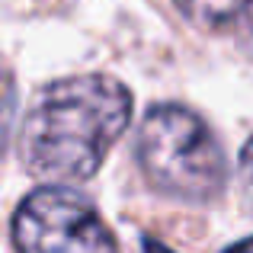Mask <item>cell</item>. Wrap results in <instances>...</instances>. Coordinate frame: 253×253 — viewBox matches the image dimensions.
Segmentation results:
<instances>
[{"mask_svg":"<svg viewBox=\"0 0 253 253\" xmlns=\"http://www.w3.org/2000/svg\"><path fill=\"white\" fill-rule=\"evenodd\" d=\"M131 119V96L116 77L81 74L42 90L26 112L19 151L36 176L90 179Z\"/></svg>","mask_w":253,"mask_h":253,"instance_id":"cell-1","label":"cell"},{"mask_svg":"<svg viewBox=\"0 0 253 253\" xmlns=\"http://www.w3.org/2000/svg\"><path fill=\"white\" fill-rule=\"evenodd\" d=\"M138 164L151 186L186 202H209L224 189L228 161L215 131L192 109L164 103L138 128Z\"/></svg>","mask_w":253,"mask_h":253,"instance_id":"cell-2","label":"cell"},{"mask_svg":"<svg viewBox=\"0 0 253 253\" xmlns=\"http://www.w3.org/2000/svg\"><path fill=\"white\" fill-rule=\"evenodd\" d=\"M13 244L19 253H119L99 211L64 186L36 189L23 199L13 215Z\"/></svg>","mask_w":253,"mask_h":253,"instance_id":"cell-3","label":"cell"},{"mask_svg":"<svg viewBox=\"0 0 253 253\" xmlns=\"http://www.w3.org/2000/svg\"><path fill=\"white\" fill-rule=\"evenodd\" d=\"M183 16L202 29H224L234 19L247 16L250 0H176Z\"/></svg>","mask_w":253,"mask_h":253,"instance_id":"cell-4","label":"cell"},{"mask_svg":"<svg viewBox=\"0 0 253 253\" xmlns=\"http://www.w3.org/2000/svg\"><path fill=\"white\" fill-rule=\"evenodd\" d=\"M241 173H244V183H247V189L253 192V138L244 144V151H241Z\"/></svg>","mask_w":253,"mask_h":253,"instance_id":"cell-5","label":"cell"},{"mask_svg":"<svg viewBox=\"0 0 253 253\" xmlns=\"http://www.w3.org/2000/svg\"><path fill=\"white\" fill-rule=\"evenodd\" d=\"M224 253H253V237H247V241H237L234 247H228Z\"/></svg>","mask_w":253,"mask_h":253,"instance_id":"cell-6","label":"cell"},{"mask_svg":"<svg viewBox=\"0 0 253 253\" xmlns=\"http://www.w3.org/2000/svg\"><path fill=\"white\" fill-rule=\"evenodd\" d=\"M144 253H170L164 244H157V241H151V237H144Z\"/></svg>","mask_w":253,"mask_h":253,"instance_id":"cell-7","label":"cell"},{"mask_svg":"<svg viewBox=\"0 0 253 253\" xmlns=\"http://www.w3.org/2000/svg\"><path fill=\"white\" fill-rule=\"evenodd\" d=\"M247 29H250V39H253V0H250V6H247Z\"/></svg>","mask_w":253,"mask_h":253,"instance_id":"cell-8","label":"cell"}]
</instances>
